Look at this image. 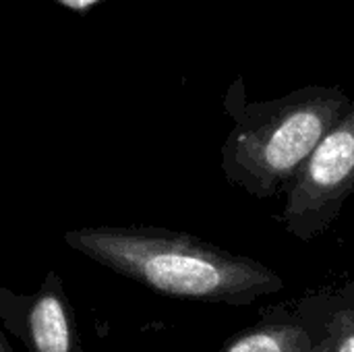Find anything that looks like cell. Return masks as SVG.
Masks as SVG:
<instances>
[{
  "instance_id": "1",
  "label": "cell",
  "mask_w": 354,
  "mask_h": 352,
  "mask_svg": "<svg viewBox=\"0 0 354 352\" xmlns=\"http://www.w3.org/2000/svg\"><path fill=\"white\" fill-rule=\"evenodd\" d=\"M64 243L95 263L174 299L247 305L282 288L280 276L263 263L183 232L93 226L64 232Z\"/></svg>"
},
{
  "instance_id": "2",
  "label": "cell",
  "mask_w": 354,
  "mask_h": 352,
  "mask_svg": "<svg viewBox=\"0 0 354 352\" xmlns=\"http://www.w3.org/2000/svg\"><path fill=\"white\" fill-rule=\"evenodd\" d=\"M353 100L338 85H307L268 102H249L243 79L224 98L232 129L222 145L224 178L255 199L288 191L324 135Z\"/></svg>"
},
{
  "instance_id": "3",
  "label": "cell",
  "mask_w": 354,
  "mask_h": 352,
  "mask_svg": "<svg viewBox=\"0 0 354 352\" xmlns=\"http://www.w3.org/2000/svg\"><path fill=\"white\" fill-rule=\"evenodd\" d=\"M354 193V100L348 112L324 135L286 191V230L311 241L326 232Z\"/></svg>"
},
{
  "instance_id": "4",
  "label": "cell",
  "mask_w": 354,
  "mask_h": 352,
  "mask_svg": "<svg viewBox=\"0 0 354 352\" xmlns=\"http://www.w3.org/2000/svg\"><path fill=\"white\" fill-rule=\"evenodd\" d=\"M0 322L29 352H81V336L64 284L48 272L39 290L10 293L0 286Z\"/></svg>"
},
{
  "instance_id": "5",
  "label": "cell",
  "mask_w": 354,
  "mask_h": 352,
  "mask_svg": "<svg viewBox=\"0 0 354 352\" xmlns=\"http://www.w3.org/2000/svg\"><path fill=\"white\" fill-rule=\"evenodd\" d=\"M222 352H315V342L305 326L286 319L263 322L236 338H232Z\"/></svg>"
},
{
  "instance_id": "6",
  "label": "cell",
  "mask_w": 354,
  "mask_h": 352,
  "mask_svg": "<svg viewBox=\"0 0 354 352\" xmlns=\"http://www.w3.org/2000/svg\"><path fill=\"white\" fill-rule=\"evenodd\" d=\"M315 352H354V309H344L334 315L326 340L322 344L315 342Z\"/></svg>"
},
{
  "instance_id": "7",
  "label": "cell",
  "mask_w": 354,
  "mask_h": 352,
  "mask_svg": "<svg viewBox=\"0 0 354 352\" xmlns=\"http://www.w3.org/2000/svg\"><path fill=\"white\" fill-rule=\"evenodd\" d=\"M54 2H58V4H62L64 8H71V10H75V12H85V10H89V8H93L95 4H102V2H106V0H54Z\"/></svg>"
},
{
  "instance_id": "8",
  "label": "cell",
  "mask_w": 354,
  "mask_h": 352,
  "mask_svg": "<svg viewBox=\"0 0 354 352\" xmlns=\"http://www.w3.org/2000/svg\"><path fill=\"white\" fill-rule=\"evenodd\" d=\"M0 352H15V351H12V346L8 344L6 336L2 334V330H0Z\"/></svg>"
}]
</instances>
